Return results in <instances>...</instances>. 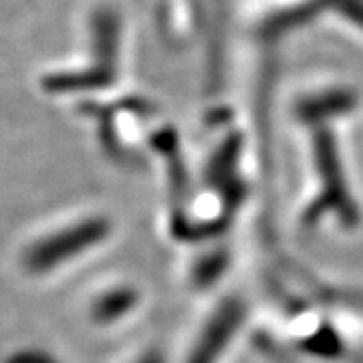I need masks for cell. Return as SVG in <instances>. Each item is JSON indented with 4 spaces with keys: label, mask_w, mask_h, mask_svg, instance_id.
Returning <instances> with one entry per match:
<instances>
[{
    "label": "cell",
    "mask_w": 363,
    "mask_h": 363,
    "mask_svg": "<svg viewBox=\"0 0 363 363\" xmlns=\"http://www.w3.org/2000/svg\"><path fill=\"white\" fill-rule=\"evenodd\" d=\"M101 234H104V226L99 222H87V224L73 226L65 233L55 234L51 238H45L35 247L28 248L25 257L26 267L28 271L35 272L49 271L61 260L71 259L79 250L89 247Z\"/></svg>",
    "instance_id": "obj_1"
}]
</instances>
